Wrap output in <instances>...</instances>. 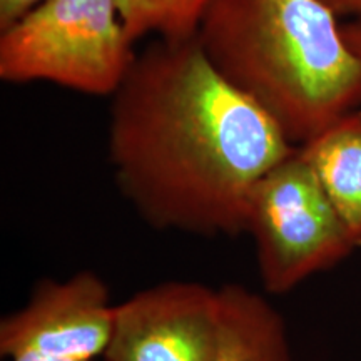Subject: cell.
Masks as SVG:
<instances>
[{
	"instance_id": "2",
	"label": "cell",
	"mask_w": 361,
	"mask_h": 361,
	"mask_svg": "<svg viewBox=\"0 0 361 361\" xmlns=\"http://www.w3.org/2000/svg\"><path fill=\"white\" fill-rule=\"evenodd\" d=\"M322 0H213L196 37L214 69L305 144L361 106V57Z\"/></svg>"
},
{
	"instance_id": "12",
	"label": "cell",
	"mask_w": 361,
	"mask_h": 361,
	"mask_svg": "<svg viewBox=\"0 0 361 361\" xmlns=\"http://www.w3.org/2000/svg\"><path fill=\"white\" fill-rule=\"evenodd\" d=\"M343 35L353 52L361 57V20H353L350 24L343 25Z\"/></svg>"
},
{
	"instance_id": "7",
	"label": "cell",
	"mask_w": 361,
	"mask_h": 361,
	"mask_svg": "<svg viewBox=\"0 0 361 361\" xmlns=\"http://www.w3.org/2000/svg\"><path fill=\"white\" fill-rule=\"evenodd\" d=\"M356 247L361 246V107L301 144Z\"/></svg>"
},
{
	"instance_id": "8",
	"label": "cell",
	"mask_w": 361,
	"mask_h": 361,
	"mask_svg": "<svg viewBox=\"0 0 361 361\" xmlns=\"http://www.w3.org/2000/svg\"><path fill=\"white\" fill-rule=\"evenodd\" d=\"M218 361H291L286 324L258 293L226 284Z\"/></svg>"
},
{
	"instance_id": "11",
	"label": "cell",
	"mask_w": 361,
	"mask_h": 361,
	"mask_svg": "<svg viewBox=\"0 0 361 361\" xmlns=\"http://www.w3.org/2000/svg\"><path fill=\"white\" fill-rule=\"evenodd\" d=\"M338 17H353L361 20V0H322Z\"/></svg>"
},
{
	"instance_id": "13",
	"label": "cell",
	"mask_w": 361,
	"mask_h": 361,
	"mask_svg": "<svg viewBox=\"0 0 361 361\" xmlns=\"http://www.w3.org/2000/svg\"><path fill=\"white\" fill-rule=\"evenodd\" d=\"M11 361H52V360H42V358H34V356H17Z\"/></svg>"
},
{
	"instance_id": "1",
	"label": "cell",
	"mask_w": 361,
	"mask_h": 361,
	"mask_svg": "<svg viewBox=\"0 0 361 361\" xmlns=\"http://www.w3.org/2000/svg\"><path fill=\"white\" fill-rule=\"evenodd\" d=\"M295 149L268 112L214 69L197 37L151 45L114 92L116 179L156 229L245 233L252 188Z\"/></svg>"
},
{
	"instance_id": "9",
	"label": "cell",
	"mask_w": 361,
	"mask_h": 361,
	"mask_svg": "<svg viewBox=\"0 0 361 361\" xmlns=\"http://www.w3.org/2000/svg\"><path fill=\"white\" fill-rule=\"evenodd\" d=\"M211 2L213 0H116L133 40L146 34H157L168 40L196 37Z\"/></svg>"
},
{
	"instance_id": "6",
	"label": "cell",
	"mask_w": 361,
	"mask_h": 361,
	"mask_svg": "<svg viewBox=\"0 0 361 361\" xmlns=\"http://www.w3.org/2000/svg\"><path fill=\"white\" fill-rule=\"evenodd\" d=\"M112 323L109 291L94 273L82 271L66 281L44 279L29 303L0 323V355L94 361L106 353Z\"/></svg>"
},
{
	"instance_id": "5",
	"label": "cell",
	"mask_w": 361,
	"mask_h": 361,
	"mask_svg": "<svg viewBox=\"0 0 361 361\" xmlns=\"http://www.w3.org/2000/svg\"><path fill=\"white\" fill-rule=\"evenodd\" d=\"M223 300L201 283L168 281L114 306L104 361H218Z\"/></svg>"
},
{
	"instance_id": "10",
	"label": "cell",
	"mask_w": 361,
	"mask_h": 361,
	"mask_svg": "<svg viewBox=\"0 0 361 361\" xmlns=\"http://www.w3.org/2000/svg\"><path fill=\"white\" fill-rule=\"evenodd\" d=\"M44 0H0V29L6 30Z\"/></svg>"
},
{
	"instance_id": "4",
	"label": "cell",
	"mask_w": 361,
	"mask_h": 361,
	"mask_svg": "<svg viewBox=\"0 0 361 361\" xmlns=\"http://www.w3.org/2000/svg\"><path fill=\"white\" fill-rule=\"evenodd\" d=\"M245 233L255 238L259 276L271 295L291 291L356 247L300 147L255 184Z\"/></svg>"
},
{
	"instance_id": "3",
	"label": "cell",
	"mask_w": 361,
	"mask_h": 361,
	"mask_svg": "<svg viewBox=\"0 0 361 361\" xmlns=\"http://www.w3.org/2000/svg\"><path fill=\"white\" fill-rule=\"evenodd\" d=\"M116 0H44L2 30L0 78L114 94L134 62Z\"/></svg>"
}]
</instances>
